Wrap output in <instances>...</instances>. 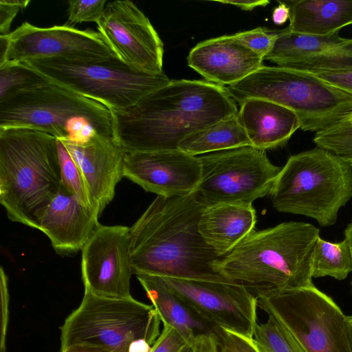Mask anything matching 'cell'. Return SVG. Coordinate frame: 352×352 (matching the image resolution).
Segmentation results:
<instances>
[{
    "label": "cell",
    "mask_w": 352,
    "mask_h": 352,
    "mask_svg": "<svg viewBox=\"0 0 352 352\" xmlns=\"http://www.w3.org/2000/svg\"><path fill=\"white\" fill-rule=\"evenodd\" d=\"M238 111L226 87L182 79L170 80L124 111H111L115 140L131 153L179 149L190 135Z\"/></svg>",
    "instance_id": "cell-1"
},
{
    "label": "cell",
    "mask_w": 352,
    "mask_h": 352,
    "mask_svg": "<svg viewBox=\"0 0 352 352\" xmlns=\"http://www.w3.org/2000/svg\"><path fill=\"white\" fill-rule=\"evenodd\" d=\"M207 207L196 190L182 196H157L129 229L133 273L230 281L216 270L221 257L199 231Z\"/></svg>",
    "instance_id": "cell-2"
},
{
    "label": "cell",
    "mask_w": 352,
    "mask_h": 352,
    "mask_svg": "<svg viewBox=\"0 0 352 352\" xmlns=\"http://www.w3.org/2000/svg\"><path fill=\"white\" fill-rule=\"evenodd\" d=\"M320 230L300 221L254 230L216 263L228 280L252 292L313 285L312 258Z\"/></svg>",
    "instance_id": "cell-3"
},
{
    "label": "cell",
    "mask_w": 352,
    "mask_h": 352,
    "mask_svg": "<svg viewBox=\"0 0 352 352\" xmlns=\"http://www.w3.org/2000/svg\"><path fill=\"white\" fill-rule=\"evenodd\" d=\"M61 186L57 138L35 129H0V203L10 220L40 230Z\"/></svg>",
    "instance_id": "cell-4"
},
{
    "label": "cell",
    "mask_w": 352,
    "mask_h": 352,
    "mask_svg": "<svg viewBox=\"0 0 352 352\" xmlns=\"http://www.w3.org/2000/svg\"><path fill=\"white\" fill-rule=\"evenodd\" d=\"M10 128L35 129L71 142H85L95 134L115 140L107 107L50 81L0 100V129Z\"/></svg>",
    "instance_id": "cell-5"
},
{
    "label": "cell",
    "mask_w": 352,
    "mask_h": 352,
    "mask_svg": "<svg viewBox=\"0 0 352 352\" xmlns=\"http://www.w3.org/2000/svg\"><path fill=\"white\" fill-rule=\"evenodd\" d=\"M270 195L277 211L331 226L340 209L352 198V166L316 146L288 158Z\"/></svg>",
    "instance_id": "cell-6"
},
{
    "label": "cell",
    "mask_w": 352,
    "mask_h": 352,
    "mask_svg": "<svg viewBox=\"0 0 352 352\" xmlns=\"http://www.w3.org/2000/svg\"><path fill=\"white\" fill-rule=\"evenodd\" d=\"M226 88L239 105L250 98H261L289 109L305 131L327 130L352 114L351 93L302 71L263 65Z\"/></svg>",
    "instance_id": "cell-7"
},
{
    "label": "cell",
    "mask_w": 352,
    "mask_h": 352,
    "mask_svg": "<svg viewBox=\"0 0 352 352\" xmlns=\"http://www.w3.org/2000/svg\"><path fill=\"white\" fill-rule=\"evenodd\" d=\"M160 322L152 305L132 296L109 298L85 291L80 305L60 327V351L80 346L129 352L130 345L141 339L153 346L161 333Z\"/></svg>",
    "instance_id": "cell-8"
},
{
    "label": "cell",
    "mask_w": 352,
    "mask_h": 352,
    "mask_svg": "<svg viewBox=\"0 0 352 352\" xmlns=\"http://www.w3.org/2000/svg\"><path fill=\"white\" fill-rule=\"evenodd\" d=\"M49 81L98 101L111 111H124L171 80L164 74L133 69L118 58L78 60L65 58L23 62Z\"/></svg>",
    "instance_id": "cell-9"
},
{
    "label": "cell",
    "mask_w": 352,
    "mask_h": 352,
    "mask_svg": "<svg viewBox=\"0 0 352 352\" xmlns=\"http://www.w3.org/2000/svg\"><path fill=\"white\" fill-rule=\"evenodd\" d=\"M307 352H352V324L335 301L314 285L254 292Z\"/></svg>",
    "instance_id": "cell-10"
},
{
    "label": "cell",
    "mask_w": 352,
    "mask_h": 352,
    "mask_svg": "<svg viewBox=\"0 0 352 352\" xmlns=\"http://www.w3.org/2000/svg\"><path fill=\"white\" fill-rule=\"evenodd\" d=\"M201 181L195 190L208 206L252 205L270 194L281 167L273 164L265 151L246 146L199 156Z\"/></svg>",
    "instance_id": "cell-11"
},
{
    "label": "cell",
    "mask_w": 352,
    "mask_h": 352,
    "mask_svg": "<svg viewBox=\"0 0 352 352\" xmlns=\"http://www.w3.org/2000/svg\"><path fill=\"white\" fill-rule=\"evenodd\" d=\"M200 317L217 328L253 338L257 325L256 294L232 281L162 277Z\"/></svg>",
    "instance_id": "cell-12"
},
{
    "label": "cell",
    "mask_w": 352,
    "mask_h": 352,
    "mask_svg": "<svg viewBox=\"0 0 352 352\" xmlns=\"http://www.w3.org/2000/svg\"><path fill=\"white\" fill-rule=\"evenodd\" d=\"M97 30L128 67L149 74L164 73L163 42L148 18L132 1L109 2Z\"/></svg>",
    "instance_id": "cell-13"
},
{
    "label": "cell",
    "mask_w": 352,
    "mask_h": 352,
    "mask_svg": "<svg viewBox=\"0 0 352 352\" xmlns=\"http://www.w3.org/2000/svg\"><path fill=\"white\" fill-rule=\"evenodd\" d=\"M9 46L0 66L6 63L65 58L78 60L118 58L98 32L54 25L40 28L24 22L8 34Z\"/></svg>",
    "instance_id": "cell-14"
},
{
    "label": "cell",
    "mask_w": 352,
    "mask_h": 352,
    "mask_svg": "<svg viewBox=\"0 0 352 352\" xmlns=\"http://www.w3.org/2000/svg\"><path fill=\"white\" fill-rule=\"evenodd\" d=\"M129 228L99 225L82 249L85 291L109 298L131 297Z\"/></svg>",
    "instance_id": "cell-15"
},
{
    "label": "cell",
    "mask_w": 352,
    "mask_h": 352,
    "mask_svg": "<svg viewBox=\"0 0 352 352\" xmlns=\"http://www.w3.org/2000/svg\"><path fill=\"white\" fill-rule=\"evenodd\" d=\"M123 176L157 196H182L197 189L201 164L179 149L126 153Z\"/></svg>",
    "instance_id": "cell-16"
},
{
    "label": "cell",
    "mask_w": 352,
    "mask_h": 352,
    "mask_svg": "<svg viewBox=\"0 0 352 352\" xmlns=\"http://www.w3.org/2000/svg\"><path fill=\"white\" fill-rule=\"evenodd\" d=\"M263 60L314 74L352 69V38H342L339 32L302 34L287 28L277 31L273 47Z\"/></svg>",
    "instance_id": "cell-17"
},
{
    "label": "cell",
    "mask_w": 352,
    "mask_h": 352,
    "mask_svg": "<svg viewBox=\"0 0 352 352\" xmlns=\"http://www.w3.org/2000/svg\"><path fill=\"white\" fill-rule=\"evenodd\" d=\"M63 142L82 173L91 206L100 217L124 177L126 152L114 139L100 134L82 142Z\"/></svg>",
    "instance_id": "cell-18"
},
{
    "label": "cell",
    "mask_w": 352,
    "mask_h": 352,
    "mask_svg": "<svg viewBox=\"0 0 352 352\" xmlns=\"http://www.w3.org/2000/svg\"><path fill=\"white\" fill-rule=\"evenodd\" d=\"M263 60L234 34L201 41L187 57L188 66L206 81L223 87L238 82L257 71Z\"/></svg>",
    "instance_id": "cell-19"
},
{
    "label": "cell",
    "mask_w": 352,
    "mask_h": 352,
    "mask_svg": "<svg viewBox=\"0 0 352 352\" xmlns=\"http://www.w3.org/2000/svg\"><path fill=\"white\" fill-rule=\"evenodd\" d=\"M99 215L60 186L41 221L40 230L60 254L82 250L98 223Z\"/></svg>",
    "instance_id": "cell-20"
},
{
    "label": "cell",
    "mask_w": 352,
    "mask_h": 352,
    "mask_svg": "<svg viewBox=\"0 0 352 352\" xmlns=\"http://www.w3.org/2000/svg\"><path fill=\"white\" fill-rule=\"evenodd\" d=\"M239 106V121L254 148L266 151L281 147L300 127L292 111L270 100L250 98Z\"/></svg>",
    "instance_id": "cell-21"
},
{
    "label": "cell",
    "mask_w": 352,
    "mask_h": 352,
    "mask_svg": "<svg viewBox=\"0 0 352 352\" xmlns=\"http://www.w3.org/2000/svg\"><path fill=\"white\" fill-rule=\"evenodd\" d=\"M256 223L252 205L221 204L204 210L199 231L215 253L223 257L255 230Z\"/></svg>",
    "instance_id": "cell-22"
},
{
    "label": "cell",
    "mask_w": 352,
    "mask_h": 352,
    "mask_svg": "<svg viewBox=\"0 0 352 352\" xmlns=\"http://www.w3.org/2000/svg\"><path fill=\"white\" fill-rule=\"evenodd\" d=\"M136 278L163 324L173 327L192 346L201 335H216L218 328L200 317L162 277L140 274Z\"/></svg>",
    "instance_id": "cell-23"
},
{
    "label": "cell",
    "mask_w": 352,
    "mask_h": 352,
    "mask_svg": "<svg viewBox=\"0 0 352 352\" xmlns=\"http://www.w3.org/2000/svg\"><path fill=\"white\" fill-rule=\"evenodd\" d=\"M287 29L307 35H327L352 24V0H298L289 2Z\"/></svg>",
    "instance_id": "cell-24"
},
{
    "label": "cell",
    "mask_w": 352,
    "mask_h": 352,
    "mask_svg": "<svg viewBox=\"0 0 352 352\" xmlns=\"http://www.w3.org/2000/svg\"><path fill=\"white\" fill-rule=\"evenodd\" d=\"M246 146L251 143L236 114L190 135L178 148L197 156Z\"/></svg>",
    "instance_id": "cell-25"
},
{
    "label": "cell",
    "mask_w": 352,
    "mask_h": 352,
    "mask_svg": "<svg viewBox=\"0 0 352 352\" xmlns=\"http://www.w3.org/2000/svg\"><path fill=\"white\" fill-rule=\"evenodd\" d=\"M351 271L352 261L346 241L332 243L319 236L313 254L312 277L331 276L342 280Z\"/></svg>",
    "instance_id": "cell-26"
},
{
    "label": "cell",
    "mask_w": 352,
    "mask_h": 352,
    "mask_svg": "<svg viewBox=\"0 0 352 352\" xmlns=\"http://www.w3.org/2000/svg\"><path fill=\"white\" fill-rule=\"evenodd\" d=\"M257 324L253 338L261 352H307L274 316Z\"/></svg>",
    "instance_id": "cell-27"
},
{
    "label": "cell",
    "mask_w": 352,
    "mask_h": 352,
    "mask_svg": "<svg viewBox=\"0 0 352 352\" xmlns=\"http://www.w3.org/2000/svg\"><path fill=\"white\" fill-rule=\"evenodd\" d=\"M48 81L23 63H6L0 66V100L10 94L35 87Z\"/></svg>",
    "instance_id": "cell-28"
},
{
    "label": "cell",
    "mask_w": 352,
    "mask_h": 352,
    "mask_svg": "<svg viewBox=\"0 0 352 352\" xmlns=\"http://www.w3.org/2000/svg\"><path fill=\"white\" fill-rule=\"evenodd\" d=\"M317 146L336 154L352 166V125L345 121L315 133Z\"/></svg>",
    "instance_id": "cell-29"
},
{
    "label": "cell",
    "mask_w": 352,
    "mask_h": 352,
    "mask_svg": "<svg viewBox=\"0 0 352 352\" xmlns=\"http://www.w3.org/2000/svg\"><path fill=\"white\" fill-rule=\"evenodd\" d=\"M61 175V186L72 193L82 204L91 206L82 173L65 142L57 139Z\"/></svg>",
    "instance_id": "cell-30"
},
{
    "label": "cell",
    "mask_w": 352,
    "mask_h": 352,
    "mask_svg": "<svg viewBox=\"0 0 352 352\" xmlns=\"http://www.w3.org/2000/svg\"><path fill=\"white\" fill-rule=\"evenodd\" d=\"M68 3V19L65 25L74 27L82 22L100 21L106 7V0H70Z\"/></svg>",
    "instance_id": "cell-31"
},
{
    "label": "cell",
    "mask_w": 352,
    "mask_h": 352,
    "mask_svg": "<svg viewBox=\"0 0 352 352\" xmlns=\"http://www.w3.org/2000/svg\"><path fill=\"white\" fill-rule=\"evenodd\" d=\"M234 36L263 58L271 51L277 36V31L261 27L237 32Z\"/></svg>",
    "instance_id": "cell-32"
},
{
    "label": "cell",
    "mask_w": 352,
    "mask_h": 352,
    "mask_svg": "<svg viewBox=\"0 0 352 352\" xmlns=\"http://www.w3.org/2000/svg\"><path fill=\"white\" fill-rule=\"evenodd\" d=\"M216 336L221 352H261L253 338L218 328Z\"/></svg>",
    "instance_id": "cell-33"
},
{
    "label": "cell",
    "mask_w": 352,
    "mask_h": 352,
    "mask_svg": "<svg viewBox=\"0 0 352 352\" xmlns=\"http://www.w3.org/2000/svg\"><path fill=\"white\" fill-rule=\"evenodd\" d=\"M151 352H193V347L173 327L163 324Z\"/></svg>",
    "instance_id": "cell-34"
},
{
    "label": "cell",
    "mask_w": 352,
    "mask_h": 352,
    "mask_svg": "<svg viewBox=\"0 0 352 352\" xmlns=\"http://www.w3.org/2000/svg\"><path fill=\"white\" fill-rule=\"evenodd\" d=\"M1 322L0 352H6V335L9 320V292L8 276L1 267L0 270Z\"/></svg>",
    "instance_id": "cell-35"
},
{
    "label": "cell",
    "mask_w": 352,
    "mask_h": 352,
    "mask_svg": "<svg viewBox=\"0 0 352 352\" xmlns=\"http://www.w3.org/2000/svg\"><path fill=\"white\" fill-rule=\"evenodd\" d=\"M29 0H1L0 1V35L8 34L11 23L19 10L29 4Z\"/></svg>",
    "instance_id": "cell-36"
},
{
    "label": "cell",
    "mask_w": 352,
    "mask_h": 352,
    "mask_svg": "<svg viewBox=\"0 0 352 352\" xmlns=\"http://www.w3.org/2000/svg\"><path fill=\"white\" fill-rule=\"evenodd\" d=\"M327 83L352 94V69L315 74Z\"/></svg>",
    "instance_id": "cell-37"
},
{
    "label": "cell",
    "mask_w": 352,
    "mask_h": 352,
    "mask_svg": "<svg viewBox=\"0 0 352 352\" xmlns=\"http://www.w3.org/2000/svg\"><path fill=\"white\" fill-rule=\"evenodd\" d=\"M192 347L193 352H221L214 334H203L198 336Z\"/></svg>",
    "instance_id": "cell-38"
},
{
    "label": "cell",
    "mask_w": 352,
    "mask_h": 352,
    "mask_svg": "<svg viewBox=\"0 0 352 352\" xmlns=\"http://www.w3.org/2000/svg\"><path fill=\"white\" fill-rule=\"evenodd\" d=\"M212 1L229 4L246 11H251L257 7H265L270 3L268 0H212Z\"/></svg>",
    "instance_id": "cell-39"
},
{
    "label": "cell",
    "mask_w": 352,
    "mask_h": 352,
    "mask_svg": "<svg viewBox=\"0 0 352 352\" xmlns=\"http://www.w3.org/2000/svg\"><path fill=\"white\" fill-rule=\"evenodd\" d=\"M273 12L272 19L274 24L281 25L290 19L291 10L287 3L283 1H278Z\"/></svg>",
    "instance_id": "cell-40"
},
{
    "label": "cell",
    "mask_w": 352,
    "mask_h": 352,
    "mask_svg": "<svg viewBox=\"0 0 352 352\" xmlns=\"http://www.w3.org/2000/svg\"><path fill=\"white\" fill-rule=\"evenodd\" d=\"M153 346L146 340L141 339L133 342L129 346V352H151Z\"/></svg>",
    "instance_id": "cell-41"
},
{
    "label": "cell",
    "mask_w": 352,
    "mask_h": 352,
    "mask_svg": "<svg viewBox=\"0 0 352 352\" xmlns=\"http://www.w3.org/2000/svg\"><path fill=\"white\" fill-rule=\"evenodd\" d=\"M60 352H109L106 351L100 350L95 348L72 346L67 347L60 351Z\"/></svg>",
    "instance_id": "cell-42"
},
{
    "label": "cell",
    "mask_w": 352,
    "mask_h": 352,
    "mask_svg": "<svg viewBox=\"0 0 352 352\" xmlns=\"http://www.w3.org/2000/svg\"><path fill=\"white\" fill-rule=\"evenodd\" d=\"M344 239L346 241L349 248L352 261V221L346 226L344 231ZM352 272V271H351Z\"/></svg>",
    "instance_id": "cell-43"
},
{
    "label": "cell",
    "mask_w": 352,
    "mask_h": 352,
    "mask_svg": "<svg viewBox=\"0 0 352 352\" xmlns=\"http://www.w3.org/2000/svg\"><path fill=\"white\" fill-rule=\"evenodd\" d=\"M344 121H345L347 123L352 125V114L349 117H348L346 120H344Z\"/></svg>",
    "instance_id": "cell-44"
},
{
    "label": "cell",
    "mask_w": 352,
    "mask_h": 352,
    "mask_svg": "<svg viewBox=\"0 0 352 352\" xmlns=\"http://www.w3.org/2000/svg\"><path fill=\"white\" fill-rule=\"evenodd\" d=\"M348 319H349V322H351V324H352V316H348Z\"/></svg>",
    "instance_id": "cell-45"
}]
</instances>
